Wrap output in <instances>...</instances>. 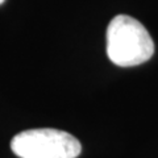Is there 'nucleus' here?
I'll return each instance as SVG.
<instances>
[{"mask_svg":"<svg viewBox=\"0 0 158 158\" xmlns=\"http://www.w3.org/2000/svg\"><path fill=\"white\" fill-rule=\"evenodd\" d=\"M154 53V42L148 29L128 15H118L107 28V54L120 67L138 66L149 61Z\"/></svg>","mask_w":158,"mask_h":158,"instance_id":"obj_1","label":"nucleus"},{"mask_svg":"<svg viewBox=\"0 0 158 158\" xmlns=\"http://www.w3.org/2000/svg\"><path fill=\"white\" fill-rule=\"evenodd\" d=\"M11 149L20 158H77L82 145L67 132L40 128L20 132L12 138Z\"/></svg>","mask_w":158,"mask_h":158,"instance_id":"obj_2","label":"nucleus"},{"mask_svg":"<svg viewBox=\"0 0 158 158\" xmlns=\"http://www.w3.org/2000/svg\"><path fill=\"white\" fill-rule=\"evenodd\" d=\"M4 2H6V0H0V4H3Z\"/></svg>","mask_w":158,"mask_h":158,"instance_id":"obj_3","label":"nucleus"}]
</instances>
